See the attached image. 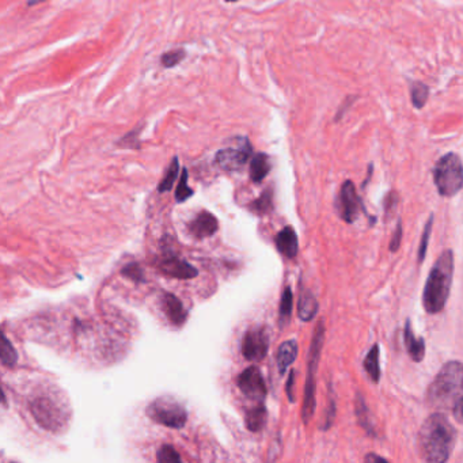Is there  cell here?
<instances>
[{
	"instance_id": "1",
	"label": "cell",
	"mask_w": 463,
	"mask_h": 463,
	"mask_svg": "<svg viewBox=\"0 0 463 463\" xmlns=\"http://www.w3.org/2000/svg\"><path fill=\"white\" fill-rule=\"evenodd\" d=\"M458 432L443 413H433L419 431V454L424 463H447L455 447Z\"/></svg>"
},
{
	"instance_id": "2",
	"label": "cell",
	"mask_w": 463,
	"mask_h": 463,
	"mask_svg": "<svg viewBox=\"0 0 463 463\" xmlns=\"http://www.w3.org/2000/svg\"><path fill=\"white\" fill-rule=\"evenodd\" d=\"M462 363L448 361L429 385L427 404L435 409L447 410L462 419Z\"/></svg>"
},
{
	"instance_id": "3",
	"label": "cell",
	"mask_w": 463,
	"mask_h": 463,
	"mask_svg": "<svg viewBox=\"0 0 463 463\" xmlns=\"http://www.w3.org/2000/svg\"><path fill=\"white\" fill-rule=\"evenodd\" d=\"M454 267V250H445L431 269L424 287L423 304L428 314H438L443 311L451 291Z\"/></svg>"
},
{
	"instance_id": "4",
	"label": "cell",
	"mask_w": 463,
	"mask_h": 463,
	"mask_svg": "<svg viewBox=\"0 0 463 463\" xmlns=\"http://www.w3.org/2000/svg\"><path fill=\"white\" fill-rule=\"evenodd\" d=\"M29 407L37 424L51 432L67 427L71 417L66 399L54 392H42L33 395Z\"/></svg>"
},
{
	"instance_id": "5",
	"label": "cell",
	"mask_w": 463,
	"mask_h": 463,
	"mask_svg": "<svg viewBox=\"0 0 463 463\" xmlns=\"http://www.w3.org/2000/svg\"><path fill=\"white\" fill-rule=\"evenodd\" d=\"M325 339V322L323 320L317 323L314 336L311 339L310 352H308V363H307V378L304 387V399H303L302 419L303 423L307 426L314 417L315 407H317V370L321 357L322 348Z\"/></svg>"
},
{
	"instance_id": "6",
	"label": "cell",
	"mask_w": 463,
	"mask_h": 463,
	"mask_svg": "<svg viewBox=\"0 0 463 463\" xmlns=\"http://www.w3.org/2000/svg\"><path fill=\"white\" fill-rule=\"evenodd\" d=\"M433 182L440 196L454 197L462 191V161L458 154L448 152L438 161L433 167Z\"/></svg>"
},
{
	"instance_id": "7",
	"label": "cell",
	"mask_w": 463,
	"mask_h": 463,
	"mask_svg": "<svg viewBox=\"0 0 463 463\" xmlns=\"http://www.w3.org/2000/svg\"><path fill=\"white\" fill-rule=\"evenodd\" d=\"M147 416L163 427L181 429L188 421L185 407L173 397H160L154 399L145 410Z\"/></svg>"
},
{
	"instance_id": "8",
	"label": "cell",
	"mask_w": 463,
	"mask_h": 463,
	"mask_svg": "<svg viewBox=\"0 0 463 463\" xmlns=\"http://www.w3.org/2000/svg\"><path fill=\"white\" fill-rule=\"evenodd\" d=\"M336 208H337L339 217L347 223L356 222L360 211L368 215L367 210L364 208L363 200L360 198V196H357L355 184L349 179L342 182V185H341L339 197L336 201ZM368 216H371V215H368Z\"/></svg>"
},
{
	"instance_id": "9",
	"label": "cell",
	"mask_w": 463,
	"mask_h": 463,
	"mask_svg": "<svg viewBox=\"0 0 463 463\" xmlns=\"http://www.w3.org/2000/svg\"><path fill=\"white\" fill-rule=\"evenodd\" d=\"M242 355L251 363H258L267 356L269 349V337L265 327L254 326L250 327L242 339Z\"/></svg>"
},
{
	"instance_id": "10",
	"label": "cell",
	"mask_w": 463,
	"mask_h": 463,
	"mask_svg": "<svg viewBox=\"0 0 463 463\" xmlns=\"http://www.w3.org/2000/svg\"><path fill=\"white\" fill-rule=\"evenodd\" d=\"M236 382H238V389L246 398L254 401L255 404L265 402L267 385L261 371L257 367L251 366L245 371H242V374L238 376Z\"/></svg>"
},
{
	"instance_id": "11",
	"label": "cell",
	"mask_w": 463,
	"mask_h": 463,
	"mask_svg": "<svg viewBox=\"0 0 463 463\" xmlns=\"http://www.w3.org/2000/svg\"><path fill=\"white\" fill-rule=\"evenodd\" d=\"M251 151V144L243 138L239 148H224L217 151L215 162L224 172H238L249 161Z\"/></svg>"
},
{
	"instance_id": "12",
	"label": "cell",
	"mask_w": 463,
	"mask_h": 463,
	"mask_svg": "<svg viewBox=\"0 0 463 463\" xmlns=\"http://www.w3.org/2000/svg\"><path fill=\"white\" fill-rule=\"evenodd\" d=\"M157 267L161 270L163 275L173 277V279H179V280H191L195 279L198 275V270L193 265H191L189 263H186L185 260L179 258L177 254L174 253H164L161 255L157 263H155Z\"/></svg>"
},
{
	"instance_id": "13",
	"label": "cell",
	"mask_w": 463,
	"mask_h": 463,
	"mask_svg": "<svg viewBox=\"0 0 463 463\" xmlns=\"http://www.w3.org/2000/svg\"><path fill=\"white\" fill-rule=\"evenodd\" d=\"M219 222L216 216L208 211H200L193 220L188 223V230L196 239H205L217 232Z\"/></svg>"
},
{
	"instance_id": "14",
	"label": "cell",
	"mask_w": 463,
	"mask_h": 463,
	"mask_svg": "<svg viewBox=\"0 0 463 463\" xmlns=\"http://www.w3.org/2000/svg\"><path fill=\"white\" fill-rule=\"evenodd\" d=\"M162 307H163V311H164L167 320L172 325L179 327L186 322L188 311L185 310L184 304L176 295L166 292L162 298Z\"/></svg>"
},
{
	"instance_id": "15",
	"label": "cell",
	"mask_w": 463,
	"mask_h": 463,
	"mask_svg": "<svg viewBox=\"0 0 463 463\" xmlns=\"http://www.w3.org/2000/svg\"><path fill=\"white\" fill-rule=\"evenodd\" d=\"M275 245L287 258H295L299 251V241L294 227L285 226L284 229L276 235Z\"/></svg>"
},
{
	"instance_id": "16",
	"label": "cell",
	"mask_w": 463,
	"mask_h": 463,
	"mask_svg": "<svg viewBox=\"0 0 463 463\" xmlns=\"http://www.w3.org/2000/svg\"><path fill=\"white\" fill-rule=\"evenodd\" d=\"M404 342L407 347V351L409 354L410 359L416 363H420L426 357V342L423 337H416L411 329V322L410 320L405 323L404 329Z\"/></svg>"
},
{
	"instance_id": "17",
	"label": "cell",
	"mask_w": 463,
	"mask_h": 463,
	"mask_svg": "<svg viewBox=\"0 0 463 463\" xmlns=\"http://www.w3.org/2000/svg\"><path fill=\"white\" fill-rule=\"evenodd\" d=\"M298 357V344L295 339H289V341H284L277 351L276 355V361H277V368L279 373L284 375L287 370L289 368V366L296 360Z\"/></svg>"
},
{
	"instance_id": "18",
	"label": "cell",
	"mask_w": 463,
	"mask_h": 463,
	"mask_svg": "<svg viewBox=\"0 0 463 463\" xmlns=\"http://www.w3.org/2000/svg\"><path fill=\"white\" fill-rule=\"evenodd\" d=\"M267 411L264 402L255 404L245 411V424L251 432L263 431L267 424Z\"/></svg>"
},
{
	"instance_id": "19",
	"label": "cell",
	"mask_w": 463,
	"mask_h": 463,
	"mask_svg": "<svg viewBox=\"0 0 463 463\" xmlns=\"http://www.w3.org/2000/svg\"><path fill=\"white\" fill-rule=\"evenodd\" d=\"M270 169H272V164H270V160L267 154L257 152L250 162V179L254 184L263 182L264 179H267Z\"/></svg>"
},
{
	"instance_id": "20",
	"label": "cell",
	"mask_w": 463,
	"mask_h": 463,
	"mask_svg": "<svg viewBox=\"0 0 463 463\" xmlns=\"http://www.w3.org/2000/svg\"><path fill=\"white\" fill-rule=\"evenodd\" d=\"M320 304L315 299V296L307 291L302 289L301 298H299V304H298V315L303 322H310L318 313Z\"/></svg>"
},
{
	"instance_id": "21",
	"label": "cell",
	"mask_w": 463,
	"mask_h": 463,
	"mask_svg": "<svg viewBox=\"0 0 463 463\" xmlns=\"http://www.w3.org/2000/svg\"><path fill=\"white\" fill-rule=\"evenodd\" d=\"M250 212L258 216L270 214L273 211V189L267 188L261 196L248 204Z\"/></svg>"
},
{
	"instance_id": "22",
	"label": "cell",
	"mask_w": 463,
	"mask_h": 463,
	"mask_svg": "<svg viewBox=\"0 0 463 463\" xmlns=\"http://www.w3.org/2000/svg\"><path fill=\"white\" fill-rule=\"evenodd\" d=\"M379 354H380V348H379L378 344H375V345H373V348L370 349V352L367 354L364 361H363L364 370L367 371V374L370 375V378L374 383H379V380H380Z\"/></svg>"
},
{
	"instance_id": "23",
	"label": "cell",
	"mask_w": 463,
	"mask_h": 463,
	"mask_svg": "<svg viewBox=\"0 0 463 463\" xmlns=\"http://www.w3.org/2000/svg\"><path fill=\"white\" fill-rule=\"evenodd\" d=\"M0 361L7 367H14L18 363V352L0 329Z\"/></svg>"
},
{
	"instance_id": "24",
	"label": "cell",
	"mask_w": 463,
	"mask_h": 463,
	"mask_svg": "<svg viewBox=\"0 0 463 463\" xmlns=\"http://www.w3.org/2000/svg\"><path fill=\"white\" fill-rule=\"evenodd\" d=\"M355 413H356L359 424L364 428L370 435H375L374 423L370 416V410L367 408V404L364 402L361 395H357L356 402H355Z\"/></svg>"
},
{
	"instance_id": "25",
	"label": "cell",
	"mask_w": 463,
	"mask_h": 463,
	"mask_svg": "<svg viewBox=\"0 0 463 463\" xmlns=\"http://www.w3.org/2000/svg\"><path fill=\"white\" fill-rule=\"evenodd\" d=\"M179 158H177V157H174V158H173V161H172V163H170V166H169V167H167V170H166V174H164V177L162 179L161 182H160V185H158V192H160V193L169 192V191L173 188V185H174L176 179H177V177H179Z\"/></svg>"
},
{
	"instance_id": "26",
	"label": "cell",
	"mask_w": 463,
	"mask_h": 463,
	"mask_svg": "<svg viewBox=\"0 0 463 463\" xmlns=\"http://www.w3.org/2000/svg\"><path fill=\"white\" fill-rule=\"evenodd\" d=\"M410 97H411L413 107L416 109H423L427 104L429 88L423 82H414L410 86Z\"/></svg>"
},
{
	"instance_id": "27",
	"label": "cell",
	"mask_w": 463,
	"mask_h": 463,
	"mask_svg": "<svg viewBox=\"0 0 463 463\" xmlns=\"http://www.w3.org/2000/svg\"><path fill=\"white\" fill-rule=\"evenodd\" d=\"M292 303H294L292 289H291V287H285V289L282 294V299H280V307H279V318H280L282 325H285L291 318Z\"/></svg>"
},
{
	"instance_id": "28",
	"label": "cell",
	"mask_w": 463,
	"mask_h": 463,
	"mask_svg": "<svg viewBox=\"0 0 463 463\" xmlns=\"http://www.w3.org/2000/svg\"><path fill=\"white\" fill-rule=\"evenodd\" d=\"M432 226H433V214L428 217L427 224L424 227V232L421 235V241H420V246H419V253H417V263L421 264L427 255L428 243L431 239V234H432Z\"/></svg>"
},
{
	"instance_id": "29",
	"label": "cell",
	"mask_w": 463,
	"mask_h": 463,
	"mask_svg": "<svg viewBox=\"0 0 463 463\" xmlns=\"http://www.w3.org/2000/svg\"><path fill=\"white\" fill-rule=\"evenodd\" d=\"M188 169H182V174L179 179V186L176 189V201L177 203H184L188 198L193 196V191L188 186Z\"/></svg>"
},
{
	"instance_id": "30",
	"label": "cell",
	"mask_w": 463,
	"mask_h": 463,
	"mask_svg": "<svg viewBox=\"0 0 463 463\" xmlns=\"http://www.w3.org/2000/svg\"><path fill=\"white\" fill-rule=\"evenodd\" d=\"M158 463H182L177 450L170 445H162L157 452Z\"/></svg>"
},
{
	"instance_id": "31",
	"label": "cell",
	"mask_w": 463,
	"mask_h": 463,
	"mask_svg": "<svg viewBox=\"0 0 463 463\" xmlns=\"http://www.w3.org/2000/svg\"><path fill=\"white\" fill-rule=\"evenodd\" d=\"M139 135H140V129L136 128L133 131H131L129 133H126L123 139L119 140V145L121 148H128V150H139L142 147L140 144V139H139Z\"/></svg>"
},
{
	"instance_id": "32",
	"label": "cell",
	"mask_w": 463,
	"mask_h": 463,
	"mask_svg": "<svg viewBox=\"0 0 463 463\" xmlns=\"http://www.w3.org/2000/svg\"><path fill=\"white\" fill-rule=\"evenodd\" d=\"M185 56H186V52L184 49H174V51L166 52L162 56V66L166 68H173L185 59Z\"/></svg>"
},
{
	"instance_id": "33",
	"label": "cell",
	"mask_w": 463,
	"mask_h": 463,
	"mask_svg": "<svg viewBox=\"0 0 463 463\" xmlns=\"http://www.w3.org/2000/svg\"><path fill=\"white\" fill-rule=\"evenodd\" d=\"M121 273L124 275L125 277L131 279L132 282H136V283H142L144 280V275H143L142 267L139 264L136 263H132V264H128L126 267L121 270Z\"/></svg>"
},
{
	"instance_id": "34",
	"label": "cell",
	"mask_w": 463,
	"mask_h": 463,
	"mask_svg": "<svg viewBox=\"0 0 463 463\" xmlns=\"http://www.w3.org/2000/svg\"><path fill=\"white\" fill-rule=\"evenodd\" d=\"M398 204V196L395 192H389L385 200H383V210H385V216L386 219H390L392 212L395 211V207Z\"/></svg>"
},
{
	"instance_id": "35",
	"label": "cell",
	"mask_w": 463,
	"mask_h": 463,
	"mask_svg": "<svg viewBox=\"0 0 463 463\" xmlns=\"http://www.w3.org/2000/svg\"><path fill=\"white\" fill-rule=\"evenodd\" d=\"M401 239H402V220L398 219L397 227L394 230L392 241H390V245H389V249H390L392 253H397L398 251L399 246H401Z\"/></svg>"
},
{
	"instance_id": "36",
	"label": "cell",
	"mask_w": 463,
	"mask_h": 463,
	"mask_svg": "<svg viewBox=\"0 0 463 463\" xmlns=\"http://www.w3.org/2000/svg\"><path fill=\"white\" fill-rule=\"evenodd\" d=\"M294 382H295V371H291L289 373V378L287 380V387H285V392H287V397L291 402H295V394H294Z\"/></svg>"
},
{
	"instance_id": "37",
	"label": "cell",
	"mask_w": 463,
	"mask_h": 463,
	"mask_svg": "<svg viewBox=\"0 0 463 463\" xmlns=\"http://www.w3.org/2000/svg\"><path fill=\"white\" fill-rule=\"evenodd\" d=\"M364 463H390L386 458L375 454V452H370L364 457Z\"/></svg>"
},
{
	"instance_id": "38",
	"label": "cell",
	"mask_w": 463,
	"mask_h": 463,
	"mask_svg": "<svg viewBox=\"0 0 463 463\" xmlns=\"http://www.w3.org/2000/svg\"><path fill=\"white\" fill-rule=\"evenodd\" d=\"M373 170H374V164H373V163H370V164H368V172H367V179H364V181H363V184H361V188H363V189L367 186L368 181H370L371 177H373Z\"/></svg>"
},
{
	"instance_id": "39",
	"label": "cell",
	"mask_w": 463,
	"mask_h": 463,
	"mask_svg": "<svg viewBox=\"0 0 463 463\" xmlns=\"http://www.w3.org/2000/svg\"><path fill=\"white\" fill-rule=\"evenodd\" d=\"M0 404H6V395H4V392H3L1 385H0Z\"/></svg>"
}]
</instances>
